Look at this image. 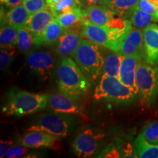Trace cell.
Masks as SVG:
<instances>
[{
  "instance_id": "6da1fadb",
  "label": "cell",
  "mask_w": 158,
  "mask_h": 158,
  "mask_svg": "<svg viewBox=\"0 0 158 158\" xmlns=\"http://www.w3.org/2000/svg\"><path fill=\"white\" fill-rule=\"evenodd\" d=\"M56 76L59 91L75 100L86 94L90 88L89 81L76 61L69 56L62 57L57 63Z\"/></svg>"
},
{
  "instance_id": "7a4b0ae2",
  "label": "cell",
  "mask_w": 158,
  "mask_h": 158,
  "mask_svg": "<svg viewBox=\"0 0 158 158\" xmlns=\"http://www.w3.org/2000/svg\"><path fill=\"white\" fill-rule=\"evenodd\" d=\"M48 95L31 93L13 89L7 94L2 112L7 116H21L44 110L48 106Z\"/></svg>"
},
{
  "instance_id": "3957f363",
  "label": "cell",
  "mask_w": 158,
  "mask_h": 158,
  "mask_svg": "<svg viewBox=\"0 0 158 158\" xmlns=\"http://www.w3.org/2000/svg\"><path fill=\"white\" fill-rule=\"evenodd\" d=\"M73 57L90 82H95L103 72L105 59L100 45L87 39L81 40Z\"/></svg>"
},
{
  "instance_id": "277c9868",
  "label": "cell",
  "mask_w": 158,
  "mask_h": 158,
  "mask_svg": "<svg viewBox=\"0 0 158 158\" xmlns=\"http://www.w3.org/2000/svg\"><path fill=\"white\" fill-rule=\"evenodd\" d=\"M137 94L124 85L117 77L102 75L94 90L97 100H110L117 103H129L135 100Z\"/></svg>"
},
{
  "instance_id": "5b68a950",
  "label": "cell",
  "mask_w": 158,
  "mask_h": 158,
  "mask_svg": "<svg viewBox=\"0 0 158 158\" xmlns=\"http://www.w3.org/2000/svg\"><path fill=\"white\" fill-rule=\"evenodd\" d=\"M136 84L142 102L152 104L158 94V67L141 61L136 68Z\"/></svg>"
},
{
  "instance_id": "8992f818",
  "label": "cell",
  "mask_w": 158,
  "mask_h": 158,
  "mask_svg": "<svg viewBox=\"0 0 158 158\" xmlns=\"http://www.w3.org/2000/svg\"><path fill=\"white\" fill-rule=\"evenodd\" d=\"M73 120L72 116L66 114H42L35 118L28 130H40L61 138L69 135L73 126Z\"/></svg>"
},
{
  "instance_id": "52a82bcc",
  "label": "cell",
  "mask_w": 158,
  "mask_h": 158,
  "mask_svg": "<svg viewBox=\"0 0 158 158\" xmlns=\"http://www.w3.org/2000/svg\"><path fill=\"white\" fill-rule=\"evenodd\" d=\"M103 134L92 129H85L76 136L72 143L74 153L79 157H91L98 151Z\"/></svg>"
},
{
  "instance_id": "ba28073f",
  "label": "cell",
  "mask_w": 158,
  "mask_h": 158,
  "mask_svg": "<svg viewBox=\"0 0 158 158\" xmlns=\"http://www.w3.org/2000/svg\"><path fill=\"white\" fill-rule=\"evenodd\" d=\"M26 61L29 68L43 80L50 78L56 68L55 59L47 51H30L27 55Z\"/></svg>"
},
{
  "instance_id": "9c48e42d",
  "label": "cell",
  "mask_w": 158,
  "mask_h": 158,
  "mask_svg": "<svg viewBox=\"0 0 158 158\" xmlns=\"http://www.w3.org/2000/svg\"><path fill=\"white\" fill-rule=\"evenodd\" d=\"M116 53L122 56H139L145 59L143 33L141 29L131 26L120 41Z\"/></svg>"
},
{
  "instance_id": "30bf717a",
  "label": "cell",
  "mask_w": 158,
  "mask_h": 158,
  "mask_svg": "<svg viewBox=\"0 0 158 158\" xmlns=\"http://www.w3.org/2000/svg\"><path fill=\"white\" fill-rule=\"evenodd\" d=\"M82 37V23L66 29L56 43V53L62 57L73 56Z\"/></svg>"
},
{
  "instance_id": "8fae6325",
  "label": "cell",
  "mask_w": 158,
  "mask_h": 158,
  "mask_svg": "<svg viewBox=\"0 0 158 158\" xmlns=\"http://www.w3.org/2000/svg\"><path fill=\"white\" fill-rule=\"evenodd\" d=\"M82 34L83 37L92 43L111 50L110 31L107 26H100L83 21Z\"/></svg>"
},
{
  "instance_id": "7c38bea8",
  "label": "cell",
  "mask_w": 158,
  "mask_h": 158,
  "mask_svg": "<svg viewBox=\"0 0 158 158\" xmlns=\"http://www.w3.org/2000/svg\"><path fill=\"white\" fill-rule=\"evenodd\" d=\"M144 58L139 56H122L118 78L124 85L132 89L138 94L136 84V68L138 64Z\"/></svg>"
},
{
  "instance_id": "4fadbf2b",
  "label": "cell",
  "mask_w": 158,
  "mask_h": 158,
  "mask_svg": "<svg viewBox=\"0 0 158 158\" xmlns=\"http://www.w3.org/2000/svg\"><path fill=\"white\" fill-rule=\"evenodd\" d=\"M145 60L152 64H158V26L151 23L142 30Z\"/></svg>"
},
{
  "instance_id": "5bb4252c",
  "label": "cell",
  "mask_w": 158,
  "mask_h": 158,
  "mask_svg": "<svg viewBox=\"0 0 158 158\" xmlns=\"http://www.w3.org/2000/svg\"><path fill=\"white\" fill-rule=\"evenodd\" d=\"M75 100L62 92L55 93L48 95V106L57 113L78 115L81 113V108Z\"/></svg>"
},
{
  "instance_id": "9a60e30c",
  "label": "cell",
  "mask_w": 158,
  "mask_h": 158,
  "mask_svg": "<svg viewBox=\"0 0 158 158\" xmlns=\"http://www.w3.org/2000/svg\"><path fill=\"white\" fill-rule=\"evenodd\" d=\"M59 138L40 130H28L20 138V143L28 148L52 147Z\"/></svg>"
},
{
  "instance_id": "2e32d148",
  "label": "cell",
  "mask_w": 158,
  "mask_h": 158,
  "mask_svg": "<svg viewBox=\"0 0 158 158\" xmlns=\"http://www.w3.org/2000/svg\"><path fill=\"white\" fill-rule=\"evenodd\" d=\"M116 13L102 5H93L83 10V21L100 26H106Z\"/></svg>"
},
{
  "instance_id": "e0dca14e",
  "label": "cell",
  "mask_w": 158,
  "mask_h": 158,
  "mask_svg": "<svg viewBox=\"0 0 158 158\" xmlns=\"http://www.w3.org/2000/svg\"><path fill=\"white\" fill-rule=\"evenodd\" d=\"M54 19L55 16L51 8L47 7L42 10L31 14L25 27L36 37L44 31Z\"/></svg>"
},
{
  "instance_id": "ac0fdd59",
  "label": "cell",
  "mask_w": 158,
  "mask_h": 158,
  "mask_svg": "<svg viewBox=\"0 0 158 158\" xmlns=\"http://www.w3.org/2000/svg\"><path fill=\"white\" fill-rule=\"evenodd\" d=\"M64 30L65 29L63 28L54 19L47 26L46 28L40 35L35 37V45L37 46L40 45L49 46L57 43Z\"/></svg>"
},
{
  "instance_id": "d6986e66",
  "label": "cell",
  "mask_w": 158,
  "mask_h": 158,
  "mask_svg": "<svg viewBox=\"0 0 158 158\" xmlns=\"http://www.w3.org/2000/svg\"><path fill=\"white\" fill-rule=\"evenodd\" d=\"M30 13L23 4L11 7V9L3 15V23H8L19 29L26 27Z\"/></svg>"
},
{
  "instance_id": "ffe728a7",
  "label": "cell",
  "mask_w": 158,
  "mask_h": 158,
  "mask_svg": "<svg viewBox=\"0 0 158 158\" xmlns=\"http://www.w3.org/2000/svg\"><path fill=\"white\" fill-rule=\"evenodd\" d=\"M139 0H103L100 5L107 6L124 19L129 20L137 8Z\"/></svg>"
},
{
  "instance_id": "44dd1931",
  "label": "cell",
  "mask_w": 158,
  "mask_h": 158,
  "mask_svg": "<svg viewBox=\"0 0 158 158\" xmlns=\"http://www.w3.org/2000/svg\"><path fill=\"white\" fill-rule=\"evenodd\" d=\"M133 147L137 157L158 158V144L149 143L141 135L136 138Z\"/></svg>"
},
{
  "instance_id": "7402d4cb",
  "label": "cell",
  "mask_w": 158,
  "mask_h": 158,
  "mask_svg": "<svg viewBox=\"0 0 158 158\" xmlns=\"http://www.w3.org/2000/svg\"><path fill=\"white\" fill-rule=\"evenodd\" d=\"M57 22L64 29H68L81 24L83 22V10L78 7L67 13H62L55 17Z\"/></svg>"
},
{
  "instance_id": "603a6c76",
  "label": "cell",
  "mask_w": 158,
  "mask_h": 158,
  "mask_svg": "<svg viewBox=\"0 0 158 158\" xmlns=\"http://www.w3.org/2000/svg\"><path fill=\"white\" fill-rule=\"evenodd\" d=\"M122 59V55L115 52V51L108 54L105 58L103 72H102L103 74L102 75L118 78Z\"/></svg>"
},
{
  "instance_id": "cb8c5ba5",
  "label": "cell",
  "mask_w": 158,
  "mask_h": 158,
  "mask_svg": "<svg viewBox=\"0 0 158 158\" xmlns=\"http://www.w3.org/2000/svg\"><path fill=\"white\" fill-rule=\"evenodd\" d=\"M133 27L143 30L152 22H156V20L153 15L147 12L142 10L139 8H136L133 13L129 19Z\"/></svg>"
},
{
  "instance_id": "d4e9b609",
  "label": "cell",
  "mask_w": 158,
  "mask_h": 158,
  "mask_svg": "<svg viewBox=\"0 0 158 158\" xmlns=\"http://www.w3.org/2000/svg\"><path fill=\"white\" fill-rule=\"evenodd\" d=\"M18 41V29L8 23L2 24L0 31L1 47L15 46Z\"/></svg>"
},
{
  "instance_id": "484cf974",
  "label": "cell",
  "mask_w": 158,
  "mask_h": 158,
  "mask_svg": "<svg viewBox=\"0 0 158 158\" xmlns=\"http://www.w3.org/2000/svg\"><path fill=\"white\" fill-rule=\"evenodd\" d=\"M35 45V37L26 27L18 29L17 46L21 52H27L30 51Z\"/></svg>"
},
{
  "instance_id": "4316f807",
  "label": "cell",
  "mask_w": 158,
  "mask_h": 158,
  "mask_svg": "<svg viewBox=\"0 0 158 158\" xmlns=\"http://www.w3.org/2000/svg\"><path fill=\"white\" fill-rule=\"evenodd\" d=\"M82 7L81 0H60L58 2L49 7L54 13V16L73 10Z\"/></svg>"
},
{
  "instance_id": "83f0119b",
  "label": "cell",
  "mask_w": 158,
  "mask_h": 158,
  "mask_svg": "<svg viewBox=\"0 0 158 158\" xmlns=\"http://www.w3.org/2000/svg\"><path fill=\"white\" fill-rule=\"evenodd\" d=\"M17 55L15 46L1 47L0 51V68L2 71L7 70Z\"/></svg>"
},
{
  "instance_id": "f1b7e54d",
  "label": "cell",
  "mask_w": 158,
  "mask_h": 158,
  "mask_svg": "<svg viewBox=\"0 0 158 158\" xmlns=\"http://www.w3.org/2000/svg\"><path fill=\"white\" fill-rule=\"evenodd\" d=\"M139 135L150 143L158 144V120L146 124Z\"/></svg>"
},
{
  "instance_id": "f546056e",
  "label": "cell",
  "mask_w": 158,
  "mask_h": 158,
  "mask_svg": "<svg viewBox=\"0 0 158 158\" xmlns=\"http://www.w3.org/2000/svg\"><path fill=\"white\" fill-rule=\"evenodd\" d=\"M22 4L30 14L42 10L48 7L45 0H23Z\"/></svg>"
},
{
  "instance_id": "4dcf8cb0",
  "label": "cell",
  "mask_w": 158,
  "mask_h": 158,
  "mask_svg": "<svg viewBox=\"0 0 158 158\" xmlns=\"http://www.w3.org/2000/svg\"><path fill=\"white\" fill-rule=\"evenodd\" d=\"M138 8L144 10L150 14L153 15L156 20V22H158V6L153 4L149 0H139L138 3Z\"/></svg>"
},
{
  "instance_id": "1f68e13d",
  "label": "cell",
  "mask_w": 158,
  "mask_h": 158,
  "mask_svg": "<svg viewBox=\"0 0 158 158\" xmlns=\"http://www.w3.org/2000/svg\"><path fill=\"white\" fill-rule=\"evenodd\" d=\"M98 157H106V158H119L122 157L119 149L116 143H110L106 146L102 150L101 153L98 156Z\"/></svg>"
},
{
  "instance_id": "d6a6232c",
  "label": "cell",
  "mask_w": 158,
  "mask_h": 158,
  "mask_svg": "<svg viewBox=\"0 0 158 158\" xmlns=\"http://www.w3.org/2000/svg\"><path fill=\"white\" fill-rule=\"evenodd\" d=\"M119 149L122 157H137L135 155L134 147L129 142L119 141L116 143Z\"/></svg>"
},
{
  "instance_id": "836d02e7",
  "label": "cell",
  "mask_w": 158,
  "mask_h": 158,
  "mask_svg": "<svg viewBox=\"0 0 158 158\" xmlns=\"http://www.w3.org/2000/svg\"><path fill=\"white\" fill-rule=\"evenodd\" d=\"M28 147L21 145H16L12 147L7 153L6 154V157L7 158H14V157H21L27 154L28 152Z\"/></svg>"
},
{
  "instance_id": "e575fe53",
  "label": "cell",
  "mask_w": 158,
  "mask_h": 158,
  "mask_svg": "<svg viewBox=\"0 0 158 158\" xmlns=\"http://www.w3.org/2000/svg\"><path fill=\"white\" fill-rule=\"evenodd\" d=\"M14 143V141L12 139L10 140H1L0 143V157L2 158L6 156V154L12 147L13 144Z\"/></svg>"
},
{
  "instance_id": "d590c367",
  "label": "cell",
  "mask_w": 158,
  "mask_h": 158,
  "mask_svg": "<svg viewBox=\"0 0 158 158\" xmlns=\"http://www.w3.org/2000/svg\"><path fill=\"white\" fill-rule=\"evenodd\" d=\"M23 0H1V3L9 7H13L22 4Z\"/></svg>"
},
{
  "instance_id": "8d00e7d4",
  "label": "cell",
  "mask_w": 158,
  "mask_h": 158,
  "mask_svg": "<svg viewBox=\"0 0 158 158\" xmlns=\"http://www.w3.org/2000/svg\"><path fill=\"white\" fill-rule=\"evenodd\" d=\"M102 1H103V0H81L82 5L84 2L86 3L87 7L88 6L93 5H100Z\"/></svg>"
},
{
  "instance_id": "74e56055",
  "label": "cell",
  "mask_w": 158,
  "mask_h": 158,
  "mask_svg": "<svg viewBox=\"0 0 158 158\" xmlns=\"http://www.w3.org/2000/svg\"><path fill=\"white\" fill-rule=\"evenodd\" d=\"M45 1H46L48 7H51L52 5H55V4L60 1V0H45Z\"/></svg>"
},
{
  "instance_id": "f35d334b",
  "label": "cell",
  "mask_w": 158,
  "mask_h": 158,
  "mask_svg": "<svg viewBox=\"0 0 158 158\" xmlns=\"http://www.w3.org/2000/svg\"><path fill=\"white\" fill-rule=\"evenodd\" d=\"M149 1H150L151 2H152L153 4H155V5L158 6V0H149Z\"/></svg>"
}]
</instances>
